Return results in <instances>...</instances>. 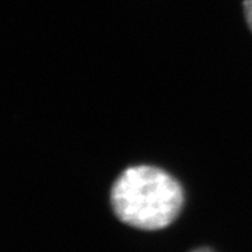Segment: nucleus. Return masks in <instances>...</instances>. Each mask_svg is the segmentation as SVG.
<instances>
[{
	"mask_svg": "<svg viewBox=\"0 0 252 252\" xmlns=\"http://www.w3.org/2000/svg\"><path fill=\"white\" fill-rule=\"evenodd\" d=\"M110 202L117 219L140 230L171 225L186 202L182 183L153 165L130 166L113 182Z\"/></svg>",
	"mask_w": 252,
	"mask_h": 252,
	"instance_id": "nucleus-1",
	"label": "nucleus"
},
{
	"mask_svg": "<svg viewBox=\"0 0 252 252\" xmlns=\"http://www.w3.org/2000/svg\"><path fill=\"white\" fill-rule=\"evenodd\" d=\"M242 7L246 24H247V26H249V29L252 32V0H243Z\"/></svg>",
	"mask_w": 252,
	"mask_h": 252,
	"instance_id": "nucleus-2",
	"label": "nucleus"
},
{
	"mask_svg": "<svg viewBox=\"0 0 252 252\" xmlns=\"http://www.w3.org/2000/svg\"><path fill=\"white\" fill-rule=\"evenodd\" d=\"M190 252H214V251L210 249V247H198V249L192 250Z\"/></svg>",
	"mask_w": 252,
	"mask_h": 252,
	"instance_id": "nucleus-3",
	"label": "nucleus"
}]
</instances>
